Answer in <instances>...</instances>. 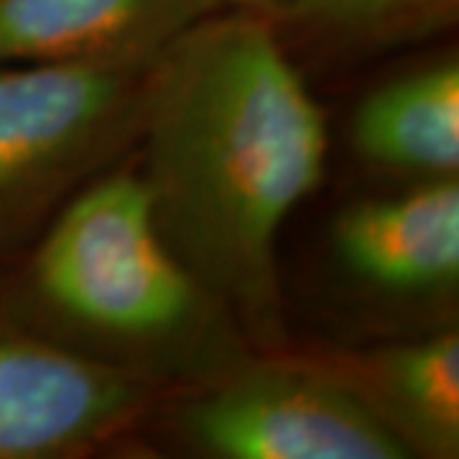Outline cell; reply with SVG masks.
Here are the masks:
<instances>
[{"label":"cell","mask_w":459,"mask_h":459,"mask_svg":"<svg viewBox=\"0 0 459 459\" xmlns=\"http://www.w3.org/2000/svg\"><path fill=\"white\" fill-rule=\"evenodd\" d=\"M138 117L166 246L202 294L273 332L279 232L327 161L325 115L273 23L204 13L146 69Z\"/></svg>","instance_id":"6da1fadb"},{"label":"cell","mask_w":459,"mask_h":459,"mask_svg":"<svg viewBox=\"0 0 459 459\" xmlns=\"http://www.w3.org/2000/svg\"><path fill=\"white\" fill-rule=\"evenodd\" d=\"M54 309L120 340H161L197 312L202 289L166 246L143 177L115 171L72 199L33 261Z\"/></svg>","instance_id":"7a4b0ae2"},{"label":"cell","mask_w":459,"mask_h":459,"mask_svg":"<svg viewBox=\"0 0 459 459\" xmlns=\"http://www.w3.org/2000/svg\"><path fill=\"white\" fill-rule=\"evenodd\" d=\"M146 69L0 62V250L141 115Z\"/></svg>","instance_id":"3957f363"},{"label":"cell","mask_w":459,"mask_h":459,"mask_svg":"<svg viewBox=\"0 0 459 459\" xmlns=\"http://www.w3.org/2000/svg\"><path fill=\"white\" fill-rule=\"evenodd\" d=\"M181 431L220 459L411 457L376 411L325 370L238 377L181 411Z\"/></svg>","instance_id":"277c9868"},{"label":"cell","mask_w":459,"mask_h":459,"mask_svg":"<svg viewBox=\"0 0 459 459\" xmlns=\"http://www.w3.org/2000/svg\"><path fill=\"white\" fill-rule=\"evenodd\" d=\"M143 385L123 370L0 329V459L80 455L126 427Z\"/></svg>","instance_id":"5b68a950"},{"label":"cell","mask_w":459,"mask_h":459,"mask_svg":"<svg viewBox=\"0 0 459 459\" xmlns=\"http://www.w3.org/2000/svg\"><path fill=\"white\" fill-rule=\"evenodd\" d=\"M207 0H0V62L148 69Z\"/></svg>","instance_id":"8992f818"},{"label":"cell","mask_w":459,"mask_h":459,"mask_svg":"<svg viewBox=\"0 0 459 459\" xmlns=\"http://www.w3.org/2000/svg\"><path fill=\"white\" fill-rule=\"evenodd\" d=\"M342 265L394 294H429L459 279V184L431 179L401 197L373 199L334 222Z\"/></svg>","instance_id":"52a82bcc"},{"label":"cell","mask_w":459,"mask_h":459,"mask_svg":"<svg viewBox=\"0 0 459 459\" xmlns=\"http://www.w3.org/2000/svg\"><path fill=\"white\" fill-rule=\"evenodd\" d=\"M376 411L413 455H459V334L442 332L416 342L344 358L329 370Z\"/></svg>","instance_id":"ba28073f"},{"label":"cell","mask_w":459,"mask_h":459,"mask_svg":"<svg viewBox=\"0 0 459 459\" xmlns=\"http://www.w3.org/2000/svg\"><path fill=\"white\" fill-rule=\"evenodd\" d=\"M352 143L388 171L449 179L459 169V65L444 62L383 84L352 117Z\"/></svg>","instance_id":"9c48e42d"},{"label":"cell","mask_w":459,"mask_h":459,"mask_svg":"<svg viewBox=\"0 0 459 459\" xmlns=\"http://www.w3.org/2000/svg\"><path fill=\"white\" fill-rule=\"evenodd\" d=\"M296 31L337 49H385L449 23L457 0H286Z\"/></svg>","instance_id":"30bf717a"},{"label":"cell","mask_w":459,"mask_h":459,"mask_svg":"<svg viewBox=\"0 0 459 459\" xmlns=\"http://www.w3.org/2000/svg\"><path fill=\"white\" fill-rule=\"evenodd\" d=\"M286 0H207L210 11H255V13H265V11H279Z\"/></svg>","instance_id":"8fae6325"}]
</instances>
